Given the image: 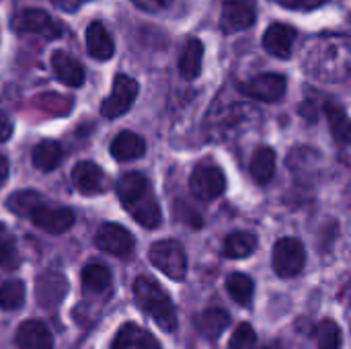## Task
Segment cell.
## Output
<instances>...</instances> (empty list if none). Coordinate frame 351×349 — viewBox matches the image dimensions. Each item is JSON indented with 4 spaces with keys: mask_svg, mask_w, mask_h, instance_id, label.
<instances>
[{
    "mask_svg": "<svg viewBox=\"0 0 351 349\" xmlns=\"http://www.w3.org/2000/svg\"><path fill=\"white\" fill-rule=\"evenodd\" d=\"M8 208L14 214L27 216L37 228L47 234H62L72 228L76 216L66 206H51L37 191H16L8 197Z\"/></svg>",
    "mask_w": 351,
    "mask_h": 349,
    "instance_id": "1",
    "label": "cell"
},
{
    "mask_svg": "<svg viewBox=\"0 0 351 349\" xmlns=\"http://www.w3.org/2000/svg\"><path fill=\"white\" fill-rule=\"evenodd\" d=\"M117 195L128 214L144 228H158L162 222L160 206L148 179L142 173H128L117 181Z\"/></svg>",
    "mask_w": 351,
    "mask_h": 349,
    "instance_id": "2",
    "label": "cell"
},
{
    "mask_svg": "<svg viewBox=\"0 0 351 349\" xmlns=\"http://www.w3.org/2000/svg\"><path fill=\"white\" fill-rule=\"evenodd\" d=\"M134 298L138 302V306L156 321V325L171 333L177 329V315H175V306L171 296L167 294V290L152 278L148 276H140L134 282Z\"/></svg>",
    "mask_w": 351,
    "mask_h": 349,
    "instance_id": "3",
    "label": "cell"
},
{
    "mask_svg": "<svg viewBox=\"0 0 351 349\" xmlns=\"http://www.w3.org/2000/svg\"><path fill=\"white\" fill-rule=\"evenodd\" d=\"M10 27L14 33L23 35H39L43 39L62 37V23L41 8H23L14 12L10 19Z\"/></svg>",
    "mask_w": 351,
    "mask_h": 349,
    "instance_id": "4",
    "label": "cell"
},
{
    "mask_svg": "<svg viewBox=\"0 0 351 349\" xmlns=\"http://www.w3.org/2000/svg\"><path fill=\"white\" fill-rule=\"evenodd\" d=\"M150 261L171 280L183 282L187 278V255L177 241H158L150 247Z\"/></svg>",
    "mask_w": 351,
    "mask_h": 349,
    "instance_id": "5",
    "label": "cell"
},
{
    "mask_svg": "<svg viewBox=\"0 0 351 349\" xmlns=\"http://www.w3.org/2000/svg\"><path fill=\"white\" fill-rule=\"evenodd\" d=\"M306 263L304 245L298 239H280L274 247V269L280 278H296Z\"/></svg>",
    "mask_w": 351,
    "mask_h": 349,
    "instance_id": "6",
    "label": "cell"
},
{
    "mask_svg": "<svg viewBox=\"0 0 351 349\" xmlns=\"http://www.w3.org/2000/svg\"><path fill=\"white\" fill-rule=\"evenodd\" d=\"M138 97V82L128 74H117L113 80L111 95L103 101L101 113L107 119H117L123 113H128Z\"/></svg>",
    "mask_w": 351,
    "mask_h": 349,
    "instance_id": "7",
    "label": "cell"
},
{
    "mask_svg": "<svg viewBox=\"0 0 351 349\" xmlns=\"http://www.w3.org/2000/svg\"><path fill=\"white\" fill-rule=\"evenodd\" d=\"M189 189L193 197L199 202H212L220 197L226 189V177L220 167L214 165H197L189 179Z\"/></svg>",
    "mask_w": 351,
    "mask_h": 349,
    "instance_id": "8",
    "label": "cell"
},
{
    "mask_svg": "<svg viewBox=\"0 0 351 349\" xmlns=\"http://www.w3.org/2000/svg\"><path fill=\"white\" fill-rule=\"evenodd\" d=\"M288 80L284 74L269 72V74H259L247 82H239V91L251 99L263 101V103H276L286 95Z\"/></svg>",
    "mask_w": 351,
    "mask_h": 349,
    "instance_id": "9",
    "label": "cell"
},
{
    "mask_svg": "<svg viewBox=\"0 0 351 349\" xmlns=\"http://www.w3.org/2000/svg\"><path fill=\"white\" fill-rule=\"evenodd\" d=\"M95 245H97V249L111 253L115 257H130L136 249V239L123 226L107 222L99 228V232L95 237Z\"/></svg>",
    "mask_w": 351,
    "mask_h": 349,
    "instance_id": "10",
    "label": "cell"
},
{
    "mask_svg": "<svg viewBox=\"0 0 351 349\" xmlns=\"http://www.w3.org/2000/svg\"><path fill=\"white\" fill-rule=\"evenodd\" d=\"M257 19V4L255 0H224L220 27L224 33H237L249 29Z\"/></svg>",
    "mask_w": 351,
    "mask_h": 349,
    "instance_id": "11",
    "label": "cell"
},
{
    "mask_svg": "<svg viewBox=\"0 0 351 349\" xmlns=\"http://www.w3.org/2000/svg\"><path fill=\"white\" fill-rule=\"evenodd\" d=\"M72 183L82 195H101L109 187V177L97 163L82 160L72 169Z\"/></svg>",
    "mask_w": 351,
    "mask_h": 349,
    "instance_id": "12",
    "label": "cell"
},
{
    "mask_svg": "<svg viewBox=\"0 0 351 349\" xmlns=\"http://www.w3.org/2000/svg\"><path fill=\"white\" fill-rule=\"evenodd\" d=\"M296 29L292 25L286 23H274L265 33H263V47L265 51H269L276 58H290L292 56V47L296 41Z\"/></svg>",
    "mask_w": 351,
    "mask_h": 349,
    "instance_id": "13",
    "label": "cell"
},
{
    "mask_svg": "<svg viewBox=\"0 0 351 349\" xmlns=\"http://www.w3.org/2000/svg\"><path fill=\"white\" fill-rule=\"evenodd\" d=\"M14 344L19 349H53V337L41 321H25L14 335Z\"/></svg>",
    "mask_w": 351,
    "mask_h": 349,
    "instance_id": "14",
    "label": "cell"
},
{
    "mask_svg": "<svg viewBox=\"0 0 351 349\" xmlns=\"http://www.w3.org/2000/svg\"><path fill=\"white\" fill-rule=\"evenodd\" d=\"M51 68H53V74L58 76V80L64 82L66 86L78 88V86L84 84V78H86L84 66L76 58H72L70 53H66L62 49L56 51L51 56Z\"/></svg>",
    "mask_w": 351,
    "mask_h": 349,
    "instance_id": "15",
    "label": "cell"
},
{
    "mask_svg": "<svg viewBox=\"0 0 351 349\" xmlns=\"http://www.w3.org/2000/svg\"><path fill=\"white\" fill-rule=\"evenodd\" d=\"M111 349H162L158 339L154 335H150L146 329L134 325V323H125L115 339H113V346Z\"/></svg>",
    "mask_w": 351,
    "mask_h": 349,
    "instance_id": "16",
    "label": "cell"
},
{
    "mask_svg": "<svg viewBox=\"0 0 351 349\" xmlns=\"http://www.w3.org/2000/svg\"><path fill=\"white\" fill-rule=\"evenodd\" d=\"M66 290H68V284H66V278L62 274L45 272L37 280V302L45 309H51V306L60 304Z\"/></svg>",
    "mask_w": 351,
    "mask_h": 349,
    "instance_id": "17",
    "label": "cell"
},
{
    "mask_svg": "<svg viewBox=\"0 0 351 349\" xmlns=\"http://www.w3.org/2000/svg\"><path fill=\"white\" fill-rule=\"evenodd\" d=\"M86 49L95 60H109L115 53V43L111 33L101 21H93L86 29Z\"/></svg>",
    "mask_w": 351,
    "mask_h": 349,
    "instance_id": "18",
    "label": "cell"
},
{
    "mask_svg": "<svg viewBox=\"0 0 351 349\" xmlns=\"http://www.w3.org/2000/svg\"><path fill=\"white\" fill-rule=\"evenodd\" d=\"M144 152H146V142L142 136H138L134 132H121L111 142V154L115 160H121V163L136 160V158L144 156Z\"/></svg>",
    "mask_w": 351,
    "mask_h": 349,
    "instance_id": "19",
    "label": "cell"
},
{
    "mask_svg": "<svg viewBox=\"0 0 351 349\" xmlns=\"http://www.w3.org/2000/svg\"><path fill=\"white\" fill-rule=\"evenodd\" d=\"M202 60H204V43L199 39H189L183 47L181 60H179V72L185 80H195L202 72Z\"/></svg>",
    "mask_w": 351,
    "mask_h": 349,
    "instance_id": "20",
    "label": "cell"
},
{
    "mask_svg": "<svg viewBox=\"0 0 351 349\" xmlns=\"http://www.w3.org/2000/svg\"><path fill=\"white\" fill-rule=\"evenodd\" d=\"M255 249H257V237L253 232L239 230V232H230L224 239L222 253L228 259H245V257L253 255Z\"/></svg>",
    "mask_w": 351,
    "mask_h": 349,
    "instance_id": "21",
    "label": "cell"
},
{
    "mask_svg": "<svg viewBox=\"0 0 351 349\" xmlns=\"http://www.w3.org/2000/svg\"><path fill=\"white\" fill-rule=\"evenodd\" d=\"M33 165L39 169V171H43V173H49V171H53L60 163H62V158H64V150H62V144L60 142H56V140H43V142H39L35 148H33Z\"/></svg>",
    "mask_w": 351,
    "mask_h": 349,
    "instance_id": "22",
    "label": "cell"
},
{
    "mask_svg": "<svg viewBox=\"0 0 351 349\" xmlns=\"http://www.w3.org/2000/svg\"><path fill=\"white\" fill-rule=\"evenodd\" d=\"M251 175L259 185H265L276 175V150L269 146H261L251 158Z\"/></svg>",
    "mask_w": 351,
    "mask_h": 349,
    "instance_id": "23",
    "label": "cell"
},
{
    "mask_svg": "<svg viewBox=\"0 0 351 349\" xmlns=\"http://www.w3.org/2000/svg\"><path fill=\"white\" fill-rule=\"evenodd\" d=\"M111 284V272L103 263H88L82 269V288L90 294H101Z\"/></svg>",
    "mask_w": 351,
    "mask_h": 349,
    "instance_id": "24",
    "label": "cell"
},
{
    "mask_svg": "<svg viewBox=\"0 0 351 349\" xmlns=\"http://www.w3.org/2000/svg\"><path fill=\"white\" fill-rule=\"evenodd\" d=\"M230 325V315L224 309H208L199 317V331L208 339H218Z\"/></svg>",
    "mask_w": 351,
    "mask_h": 349,
    "instance_id": "25",
    "label": "cell"
},
{
    "mask_svg": "<svg viewBox=\"0 0 351 349\" xmlns=\"http://www.w3.org/2000/svg\"><path fill=\"white\" fill-rule=\"evenodd\" d=\"M325 115H327L333 138L343 142V144L350 142V117H348V111L339 103L329 101L325 105Z\"/></svg>",
    "mask_w": 351,
    "mask_h": 349,
    "instance_id": "26",
    "label": "cell"
},
{
    "mask_svg": "<svg viewBox=\"0 0 351 349\" xmlns=\"http://www.w3.org/2000/svg\"><path fill=\"white\" fill-rule=\"evenodd\" d=\"M226 290L230 294V298L241 304V306H247L253 298V292H255V284L249 276L245 274H230L226 278Z\"/></svg>",
    "mask_w": 351,
    "mask_h": 349,
    "instance_id": "27",
    "label": "cell"
},
{
    "mask_svg": "<svg viewBox=\"0 0 351 349\" xmlns=\"http://www.w3.org/2000/svg\"><path fill=\"white\" fill-rule=\"evenodd\" d=\"M313 337H315L317 349H341L343 346V333L335 321H321L315 327Z\"/></svg>",
    "mask_w": 351,
    "mask_h": 349,
    "instance_id": "28",
    "label": "cell"
},
{
    "mask_svg": "<svg viewBox=\"0 0 351 349\" xmlns=\"http://www.w3.org/2000/svg\"><path fill=\"white\" fill-rule=\"evenodd\" d=\"M21 263V255L16 249V241L12 232L0 224V269H16Z\"/></svg>",
    "mask_w": 351,
    "mask_h": 349,
    "instance_id": "29",
    "label": "cell"
},
{
    "mask_svg": "<svg viewBox=\"0 0 351 349\" xmlns=\"http://www.w3.org/2000/svg\"><path fill=\"white\" fill-rule=\"evenodd\" d=\"M25 302V284L21 280H6L0 284V309L16 311Z\"/></svg>",
    "mask_w": 351,
    "mask_h": 349,
    "instance_id": "30",
    "label": "cell"
},
{
    "mask_svg": "<svg viewBox=\"0 0 351 349\" xmlns=\"http://www.w3.org/2000/svg\"><path fill=\"white\" fill-rule=\"evenodd\" d=\"M257 344V335L253 331V327L249 323H241L234 331V335L230 337L228 349H253Z\"/></svg>",
    "mask_w": 351,
    "mask_h": 349,
    "instance_id": "31",
    "label": "cell"
},
{
    "mask_svg": "<svg viewBox=\"0 0 351 349\" xmlns=\"http://www.w3.org/2000/svg\"><path fill=\"white\" fill-rule=\"evenodd\" d=\"M177 204L181 206V210H177V208H175V214H177V218H179L183 224L191 226V228H199V226H202V218H199V214H197L195 210L187 208L183 202H177Z\"/></svg>",
    "mask_w": 351,
    "mask_h": 349,
    "instance_id": "32",
    "label": "cell"
},
{
    "mask_svg": "<svg viewBox=\"0 0 351 349\" xmlns=\"http://www.w3.org/2000/svg\"><path fill=\"white\" fill-rule=\"evenodd\" d=\"M282 6L286 8H294V10H311V8H319L323 4H327L329 0H278Z\"/></svg>",
    "mask_w": 351,
    "mask_h": 349,
    "instance_id": "33",
    "label": "cell"
},
{
    "mask_svg": "<svg viewBox=\"0 0 351 349\" xmlns=\"http://www.w3.org/2000/svg\"><path fill=\"white\" fill-rule=\"evenodd\" d=\"M138 8H142L144 12H158L162 8H167L173 0H132Z\"/></svg>",
    "mask_w": 351,
    "mask_h": 349,
    "instance_id": "34",
    "label": "cell"
},
{
    "mask_svg": "<svg viewBox=\"0 0 351 349\" xmlns=\"http://www.w3.org/2000/svg\"><path fill=\"white\" fill-rule=\"evenodd\" d=\"M12 136V123L10 119L0 111V142H6Z\"/></svg>",
    "mask_w": 351,
    "mask_h": 349,
    "instance_id": "35",
    "label": "cell"
},
{
    "mask_svg": "<svg viewBox=\"0 0 351 349\" xmlns=\"http://www.w3.org/2000/svg\"><path fill=\"white\" fill-rule=\"evenodd\" d=\"M6 177H8V160L0 154V187L4 185Z\"/></svg>",
    "mask_w": 351,
    "mask_h": 349,
    "instance_id": "36",
    "label": "cell"
}]
</instances>
